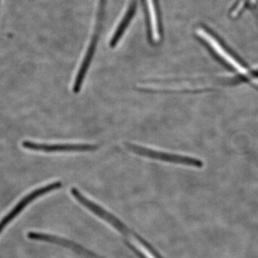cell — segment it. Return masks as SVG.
I'll return each mask as SVG.
<instances>
[{
	"label": "cell",
	"mask_w": 258,
	"mask_h": 258,
	"mask_svg": "<svg viewBox=\"0 0 258 258\" xmlns=\"http://www.w3.org/2000/svg\"><path fill=\"white\" fill-rule=\"evenodd\" d=\"M23 147L28 150L43 152H93L98 149L96 145H75V144H41L25 141L22 144Z\"/></svg>",
	"instance_id": "5"
},
{
	"label": "cell",
	"mask_w": 258,
	"mask_h": 258,
	"mask_svg": "<svg viewBox=\"0 0 258 258\" xmlns=\"http://www.w3.org/2000/svg\"><path fill=\"white\" fill-rule=\"evenodd\" d=\"M127 147L131 152L139 154V155L166 161V162L174 163V164H183V165L191 166L193 167H203L204 163L200 159L196 158L184 157V156L176 155V154H168V153L156 152V151L148 149L147 148L139 147L134 144H127Z\"/></svg>",
	"instance_id": "3"
},
{
	"label": "cell",
	"mask_w": 258,
	"mask_h": 258,
	"mask_svg": "<svg viewBox=\"0 0 258 258\" xmlns=\"http://www.w3.org/2000/svg\"><path fill=\"white\" fill-rule=\"evenodd\" d=\"M106 0H98V8H97V13L96 20H95V25L93 27V35L91 36V41L88 45L87 52L83 59L82 64L80 68L79 73L76 76V81L74 83L73 91L75 93H79L81 91L83 81H84L86 75L87 74L90 64L93 60V55L96 52L97 44L99 39L100 33H101L102 23H103V18H104L105 9H106Z\"/></svg>",
	"instance_id": "2"
},
{
	"label": "cell",
	"mask_w": 258,
	"mask_h": 258,
	"mask_svg": "<svg viewBox=\"0 0 258 258\" xmlns=\"http://www.w3.org/2000/svg\"><path fill=\"white\" fill-rule=\"evenodd\" d=\"M71 194L85 208H87L96 216L99 217L102 220L109 224L113 228L116 229L118 232H121L125 238L128 240L129 244L133 247L134 250L140 255L141 257L164 258L140 236L133 231H131L127 226L123 225V222L120 221L111 213L83 196L76 188L71 189Z\"/></svg>",
	"instance_id": "1"
},
{
	"label": "cell",
	"mask_w": 258,
	"mask_h": 258,
	"mask_svg": "<svg viewBox=\"0 0 258 258\" xmlns=\"http://www.w3.org/2000/svg\"><path fill=\"white\" fill-rule=\"evenodd\" d=\"M61 186H62V183H61L60 181H55V182L51 183V184L46 185V186L38 188V189L35 190V191H32V192L27 195L26 196L22 199V200L15 205V208H13L6 216L3 217V220L0 221V234L4 230L5 227L9 225L10 222L13 221L18 215H20V212L23 211L24 209L26 208L30 203H32L34 200L40 198V197L43 196L45 194L50 192V191H55L56 189H58Z\"/></svg>",
	"instance_id": "4"
},
{
	"label": "cell",
	"mask_w": 258,
	"mask_h": 258,
	"mask_svg": "<svg viewBox=\"0 0 258 258\" xmlns=\"http://www.w3.org/2000/svg\"><path fill=\"white\" fill-rule=\"evenodd\" d=\"M250 1H251V3H255L256 0H250Z\"/></svg>",
	"instance_id": "8"
},
{
	"label": "cell",
	"mask_w": 258,
	"mask_h": 258,
	"mask_svg": "<svg viewBox=\"0 0 258 258\" xmlns=\"http://www.w3.org/2000/svg\"><path fill=\"white\" fill-rule=\"evenodd\" d=\"M28 237L30 240L42 241V242H50V243L63 246V247L72 249L75 252L87 258H103L98 254L93 253L92 252L84 248L79 244L74 243V242L66 240V239L61 238V237H56V236L40 233V232H30L28 233Z\"/></svg>",
	"instance_id": "6"
},
{
	"label": "cell",
	"mask_w": 258,
	"mask_h": 258,
	"mask_svg": "<svg viewBox=\"0 0 258 258\" xmlns=\"http://www.w3.org/2000/svg\"><path fill=\"white\" fill-rule=\"evenodd\" d=\"M137 8V0H131L124 13L122 15L121 19H120L119 22L117 24L115 27V30L111 37V42H110V46L111 47H115L120 39L123 36V33L128 28L129 24L134 18V15L136 13V10Z\"/></svg>",
	"instance_id": "7"
}]
</instances>
